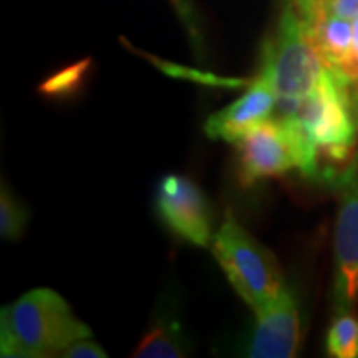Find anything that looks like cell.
Here are the masks:
<instances>
[{"mask_svg": "<svg viewBox=\"0 0 358 358\" xmlns=\"http://www.w3.org/2000/svg\"><path fill=\"white\" fill-rule=\"evenodd\" d=\"M88 324L52 289H32L0 313V355L4 358H44L90 338Z\"/></svg>", "mask_w": 358, "mask_h": 358, "instance_id": "6da1fadb", "label": "cell"}, {"mask_svg": "<svg viewBox=\"0 0 358 358\" xmlns=\"http://www.w3.org/2000/svg\"><path fill=\"white\" fill-rule=\"evenodd\" d=\"M155 211L178 239L195 247L213 241V209L203 189L185 176L167 173L155 187Z\"/></svg>", "mask_w": 358, "mask_h": 358, "instance_id": "8992f818", "label": "cell"}, {"mask_svg": "<svg viewBox=\"0 0 358 358\" xmlns=\"http://www.w3.org/2000/svg\"><path fill=\"white\" fill-rule=\"evenodd\" d=\"M293 2H294V0H293Z\"/></svg>", "mask_w": 358, "mask_h": 358, "instance_id": "ac0fdd59", "label": "cell"}, {"mask_svg": "<svg viewBox=\"0 0 358 358\" xmlns=\"http://www.w3.org/2000/svg\"><path fill=\"white\" fill-rule=\"evenodd\" d=\"M279 100L277 90L273 84V70L267 58L263 56V64L257 78L251 82L243 96L235 100L223 110L211 114L205 122V134L211 140L237 143L245 134L263 120L271 117V112Z\"/></svg>", "mask_w": 358, "mask_h": 358, "instance_id": "9c48e42d", "label": "cell"}, {"mask_svg": "<svg viewBox=\"0 0 358 358\" xmlns=\"http://www.w3.org/2000/svg\"><path fill=\"white\" fill-rule=\"evenodd\" d=\"M211 249L231 287L253 313L273 305L287 291L277 257L245 229L233 211L225 213Z\"/></svg>", "mask_w": 358, "mask_h": 358, "instance_id": "3957f363", "label": "cell"}, {"mask_svg": "<svg viewBox=\"0 0 358 358\" xmlns=\"http://www.w3.org/2000/svg\"><path fill=\"white\" fill-rule=\"evenodd\" d=\"M331 13L346 20H355L358 16V0H331Z\"/></svg>", "mask_w": 358, "mask_h": 358, "instance_id": "2e32d148", "label": "cell"}, {"mask_svg": "<svg viewBox=\"0 0 358 358\" xmlns=\"http://www.w3.org/2000/svg\"><path fill=\"white\" fill-rule=\"evenodd\" d=\"M60 357L66 358H106L108 352L103 350V346H100L98 343L90 341V338H82V341H76L72 345L66 348L64 352Z\"/></svg>", "mask_w": 358, "mask_h": 358, "instance_id": "9a60e30c", "label": "cell"}, {"mask_svg": "<svg viewBox=\"0 0 358 358\" xmlns=\"http://www.w3.org/2000/svg\"><path fill=\"white\" fill-rule=\"evenodd\" d=\"M327 355L333 358H358V317L341 313L327 333Z\"/></svg>", "mask_w": 358, "mask_h": 358, "instance_id": "8fae6325", "label": "cell"}, {"mask_svg": "<svg viewBox=\"0 0 358 358\" xmlns=\"http://www.w3.org/2000/svg\"><path fill=\"white\" fill-rule=\"evenodd\" d=\"M341 205L334 231V307L345 313L358 301V162L338 178Z\"/></svg>", "mask_w": 358, "mask_h": 358, "instance_id": "52a82bcc", "label": "cell"}, {"mask_svg": "<svg viewBox=\"0 0 358 358\" xmlns=\"http://www.w3.org/2000/svg\"><path fill=\"white\" fill-rule=\"evenodd\" d=\"M192 343L183 331L181 322L173 317L155 319L150 331L134 348L136 358H181L187 357Z\"/></svg>", "mask_w": 358, "mask_h": 358, "instance_id": "30bf717a", "label": "cell"}, {"mask_svg": "<svg viewBox=\"0 0 358 358\" xmlns=\"http://www.w3.org/2000/svg\"><path fill=\"white\" fill-rule=\"evenodd\" d=\"M352 48H355V54L358 58V16L352 20Z\"/></svg>", "mask_w": 358, "mask_h": 358, "instance_id": "e0dca14e", "label": "cell"}, {"mask_svg": "<svg viewBox=\"0 0 358 358\" xmlns=\"http://www.w3.org/2000/svg\"><path fill=\"white\" fill-rule=\"evenodd\" d=\"M235 150L237 178L243 187L293 169L313 178L319 169V148L291 114L263 120L235 143Z\"/></svg>", "mask_w": 358, "mask_h": 358, "instance_id": "7a4b0ae2", "label": "cell"}, {"mask_svg": "<svg viewBox=\"0 0 358 358\" xmlns=\"http://www.w3.org/2000/svg\"><path fill=\"white\" fill-rule=\"evenodd\" d=\"M28 209L24 203L14 195L6 183H2V193H0V235L2 239L16 241L24 235L26 225H28Z\"/></svg>", "mask_w": 358, "mask_h": 358, "instance_id": "7c38bea8", "label": "cell"}, {"mask_svg": "<svg viewBox=\"0 0 358 358\" xmlns=\"http://www.w3.org/2000/svg\"><path fill=\"white\" fill-rule=\"evenodd\" d=\"M90 70V60H82L78 64L68 66L66 70L58 72L56 76L48 78L42 86L40 92L44 96H50V98H68V96H74L78 88L84 84L86 74Z\"/></svg>", "mask_w": 358, "mask_h": 358, "instance_id": "4fadbf2b", "label": "cell"}, {"mask_svg": "<svg viewBox=\"0 0 358 358\" xmlns=\"http://www.w3.org/2000/svg\"><path fill=\"white\" fill-rule=\"evenodd\" d=\"M352 82L327 68L319 84L296 102H282L285 114L294 115L319 150L333 159H345L357 143L358 122L348 94Z\"/></svg>", "mask_w": 358, "mask_h": 358, "instance_id": "277c9868", "label": "cell"}, {"mask_svg": "<svg viewBox=\"0 0 358 358\" xmlns=\"http://www.w3.org/2000/svg\"><path fill=\"white\" fill-rule=\"evenodd\" d=\"M255 324L241 345L249 358H291L301 346V313L294 294L287 289L267 308L255 313Z\"/></svg>", "mask_w": 358, "mask_h": 358, "instance_id": "ba28073f", "label": "cell"}, {"mask_svg": "<svg viewBox=\"0 0 358 358\" xmlns=\"http://www.w3.org/2000/svg\"><path fill=\"white\" fill-rule=\"evenodd\" d=\"M263 56L273 70V84L281 102H296L319 84L327 66L308 38L303 18L293 6L281 14L275 38L265 44Z\"/></svg>", "mask_w": 358, "mask_h": 358, "instance_id": "5b68a950", "label": "cell"}, {"mask_svg": "<svg viewBox=\"0 0 358 358\" xmlns=\"http://www.w3.org/2000/svg\"><path fill=\"white\" fill-rule=\"evenodd\" d=\"M169 4L173 6V10L179 16L181 24H183L187 36L192 40L193 48L199 52V54H203V34H201L199 16L195 13L193 0H169Z\"/></svg>", "mask_w": 358, "mask_h": 358, "instance_id": "5bb4252c", "label": "cell"}]
</instances>
